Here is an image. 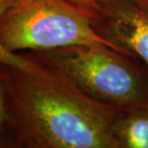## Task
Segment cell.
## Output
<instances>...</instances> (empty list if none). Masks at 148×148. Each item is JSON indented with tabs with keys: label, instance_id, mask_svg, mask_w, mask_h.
Returning <instances> with one entry per match:
<instances>
[{
	"label": "cell",
	"instance_id": "1",
	"mask_svg": "<svg viewBox=\"0 0 148 148\" xmlns=\"http://www.w3.org/2000/svg\"><path fill=\"white\" fill-rule=\"evenodd\" d=\"M9 125L31 148H119L114 122L120 109L95 101L46 61L29 70L7 67Z\"/></svg>",
	"mask_w": 148,
	"mask_h": 148
},
{
	"label": "cell",
	"instance_id": "8",
	"mask_svg": "<svg viewBox=\"0 0 148 148\" xmlns=\"http://www.w3.org/2000/svg\"><path fill=\"white\" fill-rule=\"evenodd\" d=\"M88 13L95 20L101 13L106 0H69Z\"/></svg>",
	"mask_w": 148,
	"mask_h": 148
},
{
	"label": "cell",
	"instance_id": "7",
	"mask_svg": "<svg viewBox=\"0 0 148 148\" xmlns=\"http://www.w3.org/2000/svg\"><path fill=\"white\" fill-rule=\"evenodd\" d=\"M5 72H0V133L9 125V112L7 103V90L5 83Z\"/></svg>",
	"mask_w": 148,
	"mask_h": 148
},
{
	"label": "cell",
	"instance_id": "6",
	"mask_svg": "<svg viewBox=\"0 0 148 148\" xmlns=\"http://www.w3.org/2000/svg\"><path fill=\"white\" fill-rule=\"evenodd\" d=\"M16 1V0H0V17ZM35 64V60L8 51L0 42V66L18 70H29Z\"/></svg>",
	"mask_w": 148,
	"mask_h": 148
},
{
	"label": "cell",
	"instance_id": "2",
	"mask_svg": "<svg viewBox=\"0 0 148 148\" xmlns=\"http://www.w3.org/2000/svg\"><path fill=\"white\" fill-rule=\"evenodd\" d=\"M0 42L12 53L102 43L134 57L101 36L93 17L69 0H16L0 17Z\"/></svg>",
	"mask_w": 148,
	"mask_h": 148
},
{
	"label": "cell",
	"instance_id": "3",
	"mask_svg": "<svg viewBox=\"0 0 148 148\" xmlns=\"http://www.w3.org/2000/svg\"><path fill=\"white\" fill-rule=\"evenodd\" d=\"M47 52V63L101 104L123 110L148 98L140 74L126 55L110 46L85 44Z\"/></svg>",
	"mask_w": 148,
	"mask_h": 148
},
{
	"label": "cell",
	"instance_id": "5",
	"mask_svg": "<svg viewBox=\"0 0 148 148\" xmlns=\"http://www.w3.org/2000/svg\"><path fill=\"white\" fill-rule=\"evenodd\" d=\"M114 134L119 148H148V98L118 112Z\"/></svg>",
	"mask_w": 148,
	"mask_h": 148
},
{
	"label": "cell",
	"instance_id": "4",
	"mask_svg": "<svg viewBox=\"0 0 148 148\" xmlns=\"http://www.w3.org/2000/svg\"><path fill=\"white\" fill-rule=\"evenodd\" d=\"M94 26L106 40L140 57L148 70V12L132 0H106Z\"/></svg>",
	"mask_w": 148,
	"mask_h": 148
},
{
	"label": "cell",
	"instance_id": "9",
	"mask_svg": "<svg viewBox=\"0 0 148 148\" xmlns=\"http://www.w3.org/2000/svg\"><path fill=\"white\" fill-rule=\"evenodd\" d=\"M132 1L138 6H140L141 9L148 12V0H132Z\"/></svg>",
	"mask_w": 148,
	"mask_h": 148
}]
</instances>
